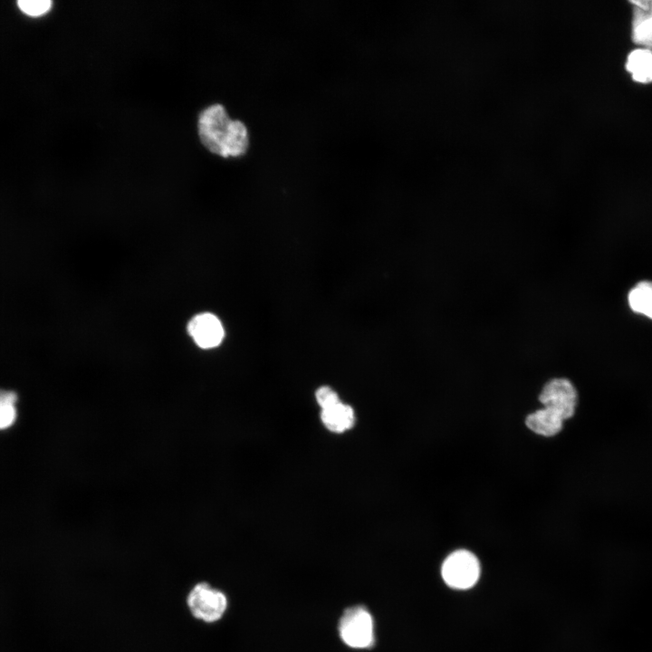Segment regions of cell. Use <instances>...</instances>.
<instances>
[{
  "instance_id": "10",
  "label": "cell",
  "mask_w": 652,
  "mask_h": 652,
  "mask_svg": "<svg viewBox=\"0 0 652 652\" xmlns=\"http://www.w3.org/2000/svg\"><path fill=\"white\" fill-rule=\"evenodd\" d=\"M563 419L547 408L539 409L529 414L525 424L536 434L551 436L558 434L563 426Z\"/></svg>"
},
{
  "instance_id": "2",
  "label": "cell",
  "mask_w": 652,
  "mask_h": 652,
  "mask_svg": "<svg viewBox=\"0 0 652 652\" xmlns=\"http://www.w3.org/2000/svg\"><path fill=\"white\" fill-rule=\"evenodd\" d=\"M190 616L198 622L211 625L219 622L228 609L226 594L208 581L195 583L185 598Z\"/></svg>"
},
{
  "instance_id": "5",
  "label": "cell",
  "mask_w": 652,
  "mask_h": 652,
  "mask_svg": "<svg viewBox=\"0 0 652 652\" xmlns=\"http://www.w3.org/2000/svg\"><path fill=\"white\" fill-rule=\"evenodd\" d=\"M539 399L545 408L565 420L570 418L575 412L578 393L569 379L556 378L544 385Z\"/></svg>"
},
{
  "instance_id": "6",
  "label": "cell",
  "mask_w": 652,
  "mask_h": 652,
  "mask_svg": "<svg viewBox=\"0 0 652 652\" xmlns=\"http://www.w3.org/2000/svg\"><path fill=\"white\" fill-rule=\"evenodd\" d=\"M187 331L194 342L202 349L218 346L225 337L220 320L209 312L194 316L187 324Z\"/></svg>"
},
{
  "instance_id": "8",
  "label": "cell",
  "mask_w": 652,
  "mask_h": 652,
  "mask_svg": "<svg viewBox=\"0 0 652 652\" xmlns=\"http://www.w3.org/2000/svg\"><path fill=\"white\" fill-rule=\"evenodd\" d=\"M321 419L324 427L334 433H343L350 429L355 424L353 408L341 401L324 409H321Z\"/></svg>"
},
{
  "instance_id": "1",
  "label": "cell",
  "mask_w": 652,
  "mask_h": 652,
  "mask_svg": "<svg viewBox=\"0 0 652 652\" xmlns=\"http://www.w3.org/2000/svg\"><path fill=\"white\" fill-rule=\"evenodd\" d=\"M198 134L203 145L223 158L244 155L249 145L246 126L231 120L225 109L214 104L202 111L198 119Z\"/></svg>"
},
{
  "instance_id": "12",
  "label": "cell",
  "mask_w": 652,
  "mask_h": 652,
  "mask_svg": "<svg viewBox=\"0 0 652 652\" xmlns=\"http://www.w3.org/2000/svg\"><path fill=\"white\" fill-rule=\"evenodd\" d=\"M16 401L17 396L14 391L0 389V430L14 425L17 416Z\"/></svg>"
},
{
  "instance_id": "11",
  "label": "cell",
  "mask_w": 652,
  "mask_h": 652,
  "mask_svg": "<svg viewBox=\"0 0 652 652\" xmlns=\"http://www.w3.org/2000/svg\"><path fill=\"white\" fill-rule=\"evenodd\" d=\"M628 302L630 309L652 319V282L638 283L628 292Z\"/></svg>"
},
{
  "instance_id": "3",
  "label": "cell",
  "mask_w": 652,
  "mask_h": 652,
  "mask_svg": "<svg viewBox=\"0 0 652 652\" xmlns=\"http://www.w3.org/2000/svg\"><path fill=\"white\" fill-rule=\"evenodd\" d=\"M481 573L477 557L467 550H456L443 561L441 576L451 589L465 590L474 587Z\"/></svg>"
},
{
  "instance_id": "9",
  "label": "cell",
  "mask_w": 652,
  "mask_h": 652,
  "mask_svg": "<svg viewBox=\"0 0 652 652\" xmlns=\"http://www.w3.org/2000/svg\"><path fill=\"white\" fill-rule=\"evenodd\" d=\"M626 69L632 79L639 83L652 82V50L638 48L633 50L627 58Z\"/></svg>"
},
{
  "instance_id": "14",
  "label": "cell",
  "mask_w": 652,
  "mask_h": 652,
  "mask_svg": "<svg viewBox=\"0 0 652 652\" xmlns=\"http://www.w3.org/2000/svg\"><path fill=\"white\" fill-rule=\"evenodd\" d=\"M315 398L321 409L340 402L338 394L328 386L320 387L315 392Z\"/></svg>"
},
{
  "instance_id": "4",
  "label": "cell",
  "mask_w": 652,
  "mask_h": 652,
  "mask_svg": "<svg viewBox=\"0 0 652 652\" xmlns=\"http://www.w3.org/2000/svg\"><path fill=\"white\" fill-rule=\"evenodd\" d=\"M342 641L350 647L366 648L374 641L373 619L362 606L350 608L342 614L339 623Z\"/></svg>"
},
{
  "instance_id": "7",
  "label": "cell",
  "mask_w": 652,
  "mask_h": 652,
  "mask_svg": "<svg viewBox=\"0 0 652 652\" xmlns=\"http://www.w3.org/2000/svg\"><path fill=\"white\" fill-rule=\"evenodd\" d=\"M634 5L632 40L644 48L652 49V1H631Z\"/></svg>"
},
{
  "instance_id": "13",
  "label": "cell",
  "mask_w": 652,
  "mask_h": 652,
  "mask_svg": "<svg viewBox=\"0 0 652 652\" xmlns=\"http://www.w3.org/2000/svg\"><path fill=\"white\" fill-rule=\"evenodd\" d=\"M19 9L27 15L40 16L46 14L52 7L49 0H20L17 3Z\"/></svg>"
}]
</instances>
